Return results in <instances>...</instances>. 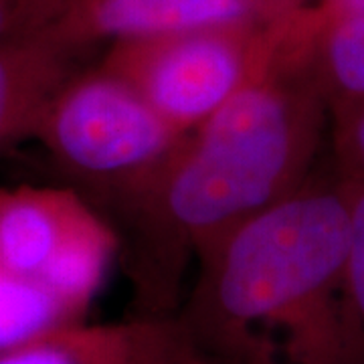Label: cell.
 <instances>
[{
  "label": "cell",
  "instance_id": "cell-1",
  "mask_svg": "<svg viewBox=\"0 0 364 364\" xmlns=\"http://www.w3.org/2000/svg\"><path fill=\"white\" fill-rule=\"evenodd\" d=\"M330 109L308 71L277 65L109 196L128 235L138 316L174 318L188 261L312 178Z\"/></svg>",
  "mask_w": 364,
  "mask_h": 364
},
{
  "label": "cell",
  "instance_id": "cell-2",
  "mask_svg": "<svg viewBox=\"0 0 364 364\" xmlns=\"http://www.w3.org/2000/svg\"><path fill=\"white\" fill-rule=\"evenodd\" d=\"M348 245L344 182L312 176L196 259L174 322L205 364H364Z\"/></svg>",
  "mask_w": 364,
  "mask_h": 364
},
{
  "label": "cell",
  "instance_id": "cell-3",
  "mask_svg": "<svg viewBox=\"0 0 364 364\" xmlns=\"http://www.w3.org/2000/svg\"><path fill=\"white\" fill-rule=\"evenodd\" d=\"M119 247L75 191L0 186V291L61 326L85 322Z\"/></svg>",
  "mask_w": 364,
  "mask_h": 364
},
{
  "label": "cell",
  "instance_id": "cell-4",
  "mask_svg": "<svg viewBox=\"0 0 364 364\" xmlns=\"http://www.w3.org/2000/svg\"><path fill=\"white\" fill-rule=\"evenodd\" d=\"M286 16L114 43L100 67L181 134H188L277 65Z\"/></svg>",
  "mask_w": 364,
  "mask_h": 364
},
{
  "label": "cell",
  "instance_id": "cell-5",
  "mask_svg": "<svg viewBox=\"0 0 364 364\" xmlns=\"http://www.w3.org/2000/svg\"><path fill=\"white\" fill-rule=\"evenodd\" d=\"M33 138L65 172L109 198L154 172L184 134L128 83L95 67L67 81Z\"/></svg>",
  "mask_w": 364,
  "mask_h": 364
},
{
  "label": "cell",
  "instance_id": "cell-6",
  "mask_svg": "<svg viewBox=\"0 0 364 364\" xmlns=\"http://www.w3.org/2000/svg\"><path fill=\"white\" fill-rule=\"evenodd\" d=\"M251 23H269L251 0H67L49 26L85 51L97 43L114 45Z\"/></svg>",
  "mask_w": 364,
  "mask_h": 364
},
{
  "label": "cell",
  "instance_id": "cell-7",
  "mask_svg": "<svg viewBox=\"0 0 364 364\" xmlns=\"http://www.w3.org/2000/svg\"><path fill=\"white\" fill-rule=\"evenodd\" d=\"M81 53L51 26L0 43V150L35 136L55 95L79 73Z\"/></svg>",
  "mask_w": 364,
  "mask_h": 364
},
{
  "label": "cell",
  "instance_id": "cell-8",
  "mask_svg": "<svg viewBox=\"0 0 364 364\" xmlns=\"http://www.w3.org/2000/svg\"><path fill=\"white\" fill-rule=\"evenodd\" d=\"M174 318L81 322L0 352V364H146L178 338Z\"/></svg>",
  "mask_w": 364,
  "mask_h": 364
},
{
  "label": "cell",
  "instance_id": "cell-9",
  "mask_svg": "<svg viewBox=\"0 0 364 364\" xmlns=\"http://www.w3.org/2000/svg\"><path fill=\"white\" fill-rule=\"evenodd\" d=\"M291 55L332 105L364 100V14L310 26L301 9L291 18Z\"/></svg>",
  "mask_w": 364,
  "mask_h": 364
},
{
  "label": "cell",
  "instance_id": "cell-10",
  "mask_svg": "<svg viewBox=\"0 0 364 364\" xmlns=\"http://www.w3.org/2000/svg\"><path fill=\"white\" fill-rule=\"evenodd\" d=\"M334 172L342 181L364 184V100L330 107Z\"/></svg>",
  "mask_w": 364,
  "mask_h": 364
},
{
  "label": "cell",
  "instance_id": "cell-11",
  "mask_svg": "<svg viewBox=\"0 0 364 364\" xmlns=\"http://www.w3.org/2000/svg\"><path fill=\"white\" fill-rule=\"evenodd\" d=\"M342 181V178H340ZM344 182L350 208V245H348V291L352 314L364 348V184Z\"/></svg>",
  "mask_w": 364,
  "mask_h": 364
},
{
  "label": "cell",
  "instance_id": "cell-12",
  "mask_svg": "<svg viewBox=\"0 0 364 364\" xmlns=\"http://www.w3.org/2000/svg\"><path fill=\"white\" fill-rule=\"evenodd\" d=\"M67 0H0V43L49 26Z\"/></svg>",
  "mask_w": 364,
  "mask_h": 364
},
{
  "label": "cell",
  "instance_id": "cell-13",
  "mask_svg": "<svg viewBox=\"0 0 364 364\" xmlns=\"http://www.w3.org/2000/svg\"><path fill=\"white\" fill-rule=\"evenodd\" d=\"M360 14H364V0H312V4L301 9V18L310 26Z\"/></svg>",
  "mask_w": 364,
  "mask_h": 364
},
{
  "label": "cell",
  "instance_id": "cell-14",
  "mask_svg": "<svg viewBox=\"0 0 364 364\" xmlns=\"http://www.w3.org/2000/svg\"><path fill=\"white\" fill-rule=\"evenodd\" d=\"M181 332V330H178ZM146 364H205L198 356H196L193 348L188 346V342L184 340L182 332L178 334V338L170 344L166 350H162L158 356H154L152 360H148Z\"/></svg>",
  "mask_w": 364,
  "mask_h": 364
},
{
  "label": "cell",
  "instance_id": "cell-15",
  "mask_svg": "<svg viewBox=\"0 0 364 364\" xmlns=\"http://www.w3.org/2000/svg\"><path fill=\"white\" fill-rule=\"evenodd\" d=\"M251 2L269 21H277L286 14L296 13L299 9H306L308 4H312V0H251Z\"/></svg>",
  "mask_w": 364,
  "mask_h": 364
}]
</instances>
